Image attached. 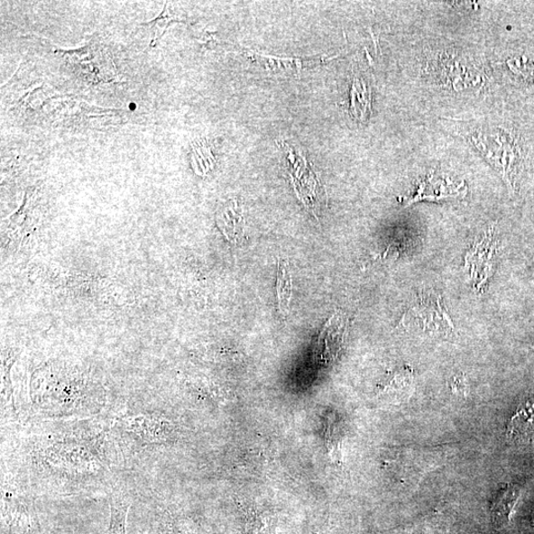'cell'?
Returning <instances> with one entry per match:
<instances>
[{"instance_id":"cell-8","label":"cell","mask_w":534,"mask_h":534,"mask_svg":"<svg viewBox=\"0 0 534 534\" xmlns=\"http://www.w3.org/2000/svg\"><path fill=\"white\" fill-rule=\"evenodd\" d=\"M533 348H534V346H533Z\"/></svg>"},{"instance_id":"cell-4","label":"cell","mask_w":534,"mask_h":534,"mask_svg":"<svg viewBox=\"0 0 534 534\" xmlns=\"http://www.w3.org/2000/svg\"><path fill=\"white\" fill-rule=\"evenodd\" d=\"M520 498V489L515 485H509L497 500L493 513L499 522L510 520L513 510H515Z\"/></svg>"},{"instance_id":"cell-6","label":"cell","mask_w":534,"mask_h":534,"mask_svg":"<svg viewBox=\"0 0 534 534\" xmlns=\"http://www.w3.org/2000/svg\"><path fill=\"white\" fill-rule=\"evenodd\" d=\"M291 275L286 272L284 262H281L279 271V283H277V291H279L280 304L282 308L289 307L291 297Z\"/></svg>"},{"instance_id":"cell-7","label":"cell","mask_w":534,"mask_h":534,"mask_svg":"<svg viewBox=\"0 0 534 534\" xmlns=\"http://www.w3.org/2000/svg\"><path fill=\"white\" fill-rule=\"evenodd\" d=\"M172 18L171 16L169 15V14L167 13V6L164 7L163 13L155 20H153V22L145 24L146 26H150L151 29L152 30V45H156L157 41L164 34V32H166V30L168 29L170 23L171 22Z\"/></svg>"},{"instance_id":"cell-5","label":"cell","mask_w":534,"mask_h":534,"mask_svg":"<svg viewBox=\"0 0 534 534\" xmlns=\"http://www.w3.org/2000/svg\"><path fill=\"white\" fill-rule=\"evenodd\" d=\"M129 504L120 496L111 499V520L108 534H125L126 517Z\"/></svg>"},{"instance_id":"cell-1","label":"cell","mask_w":534,"mask_h":534,"mask_svg":"<svg viewBox=\"0 0 534 534\" xmlns=\"http://www.w3.org/2000/svg\"><path fill=\"white\" fill-rule=\"evenodd\" d=\"M402 324L431 334H449L455 330L441 297L436 293L418 297L404 315Z\"/></svg>"},{"instance_id":"cell-3","label":"cell","mask_w":534,"mask_h":534,"mask_svg":"<svg viewBox=\"0 0 534 534\" xmlns=\"http://www.w3.org/2000/svg\"><path fill=\"white\" fill-rule=\"evenodd\" d=\"M346 327V318L341 313L333 315L327 322L320 336L319 347L323 354L331 353L341 345Z\"/></svg>"},{"instance_id":"cell-2","label":"cell","mask_w":534,"mask_h":534,"mask_svg":"<svg viewBox=\"0 0 534 534\" xmlns=\"http://www.w3.org/2000/svg\"><path fill=\"white\" fill-rule=\"evenodd\" d=\"M507 438L518 445L534 441V400H526L519 406L508 425Z\"/></svg>"}]
</instances>
